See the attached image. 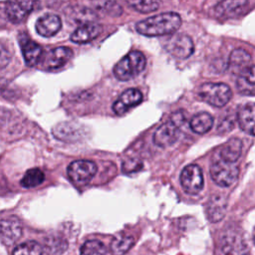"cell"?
Listing matches in <instances>:
<instances>
[{"label":"cell","instance_id":"34","mask_svg":"<svg viewBox=\"0 0 255 255\" xmlns=\"http://www.w3.org/2000/svg\"><path fill=\"white\" fill-rule=\"evenodd\" d=\"M8 18L4 9L0 8V27H4L7 24Z\"/></svg>","mask_w":255,"mask_h":255},{"label":"cell","instance_id":"28","mask_svg":"<svg viewBox=\"0 0 255 255\" xmlns=\"http://www.w3.org/2000/svg\"><path fill=\"white\" fill-rule=\"evenodd\" d=\"M67 247V241L61 237H49L45 240V249L50 255H60L66 251Z\"/></svg>","mask_w":255,"mask_h":255},{"label":"cell","instance_id":"1","mask_svg":"<svg viewBox=\"0 0 255 255\" xmlns=\"http://www.w3.org/2000/svg\"><path fill=\"white\" fill-rule=\"evenodd\" d=\"M180 25L181 18L177 13L165 12L137 22L135 29L143 36L157 37L175 32Z\"/></svg>","mask_w":255,"mask_h":255},{"label":"cell","instance_id":"19","mask_svg":"<svg viewBox=\"0 0 255 255\" xmlns=\"http://www.w3.org/2000/svg\"><path fill=\"white\" fill-rule=\"evenodd\" d=\"M227 199L221 194H214L210 197L206 205V213L210 221L218 222L220 221L226 212Z\"/></svg>","mask_w":255,"mask_h":255},{"label":"cell","instance_id":"33","mask_svg":"<svg viewBox=\"0 0 255 255\" xmlns=\"http://www.w3.org/2000/svg\"><path fill=\"white\" fill-rule=\"evenodd\" d=\"M140 166H141V163L137 162L136 160H132V161L127 160L123 165V169L125 172H133L139 169Z\"/></svg>","mask_w":255,"mask_h":255},{"label":"cell","instance_id":"25","mask_svg":"<svg viewBox=\"0 0 255 255\" xmlns=\"http://www.w3.org/2000/svg\"><path fill=\"white\" fill-rule=\"evenodd\" d=\"M134 244V238L128 235H121L111 242V252L113 255H124Z\"/></svg>","mask_w":255,"mask_h":255},{"label":"cell","instance_id":"31","mask_svg":"<svg viewBox=\"0 0 255 255\" xmlns=\"http://www.w3.org/2000/svg\"><path fill=\"white\" fill-rule=\"evenodd\" d=\"M92 3L97 9L106 11V13L113 16H118L122 13V8L116 0H92Z\"/></svg>","mask_w":255,"mask_h":255},{"label":"cell","instance_id":"11","mask_svg":"<svg viewBox=\"0 0 255 255\" xmlns=\"http://www.w3.org/2000/svg\"><path fill=\"white\" fill-rule=\"evenodd\" d=\"M167 51L176 59L188 58L194 50L192 40L186 35H177L168 41L166 45Z\"/></svg>","mask_w":255,"mask_h":255},{"label":"cell","instance_id":"12","mask_svg":"<svg viewBox=\"0 0 255 255\" xmlns=\"http://www.w3.org/2000/svg\"><path fill=\"white\" fill-rule=\"evenodd\" d=\"M248 0H221L215 6V15L220 19L239 17L248 5Z\"/></svg>","mask_w":255,"mask_h":255},{"label":"cell","instance_id":"24","mask_svg":"<svg viewBox=\"0 0 255 255\" xmlns=\"http://www.w3.org/2000/svg\"><path fill=\"white\" fill-rule=\"evenodd\" d=\"M213 118L208 113L202 112L199 114H196L192 117L190 121V128L195 133L203 134L210 130V128L213 126Z\"/></svg>","mask_w":255,"mask_h":255},{"label":"cell","instance_id":"6","mask_svg":"<svg viewBox=\"0 0 255 255\" xmlns=\"http://www.w3.org/2000/svg\"><path fill=\"white\" fill-rule=\"evenodd\" d=\"M239 169L231 162H226L223 159H215L210 166V175L213 181L222 187L232 185L238 177Z\"/></svg>","mask_w":255,"mask_h":255},{"label":"cell","instance_id":"27","mask_svg":"<svg viewBox=\"0 0 255 255\" xmlns=\"http://www.w3.org/2000/svg\"><path fill=\"white\" fill-rule=\"evenodd\" d=\"M45 179L44 172L39 168H31L26 171L23 178L21 179V185L27 188L35 187L41 184Z\"/></svg>","mask_w":255,"mask_h":255},{"label":"cell","instance_id":"21","mask_svg":"<svg viewBox=\"0 0 255 255\" xmlns=\"http://www.w3.org/2000/svg\"><path fill=\"white\" fill-rule=\"evenodd\" d=\"M238 123L242 130L254 134V118H255V108L253 103H248L242 106L238 111Z\"/></svg>","mask_w":255,"mask_h":255},{"label":"cell","instance_id":"17","mask_svg":"<svg viewBox=\"0 0 255 255\" xmlns=\"http://www.w3.org/2000/svg\"><path fill=\"white\" fill-rule=\"evenodd\" d=\"M84 130L82 129V126L75 124V123H70V122H65L57 125L53 128V134L55 137H57L60 140L64 141H75L78 140L81 135L83 134Z\"/></svg>","mask_w":255,"mask_h":255},{"label":"cell","instance_id":"15","mask_svg":"<svg viewBox=\"0 0 255 255\" xmlns=\"http://www.w3.org/2000/svg\"><path fill=\"white\" fill-rule=\"evenodd\" d=\"M102 32V26L96 22L88 21L80 25L71 35V40L74 43L84 44L94 40Z\"/></svg>","mask_w":255,"mask_h":255},{"label":"cell","instance_id":"22","mask_svg":"<svg viewBox=\"0 0 255 255\" xmlns=\"http://www.w3.org/2000/svg\"><path fill=\"white\" fill-rule=\"evenodd\" d=\"M255 75H254V66L251 65L249 66L246 70L241 72L238 75L237 82H236V87L242 95L245 96H254V81Z\"/></svg>","mask_w":255,"mask_h":255},{"label":"cell","instance_id":"29","mask_svg":"<svg viewBox=\"0 0 255 255\" xmlns=\"http://www.w3.org/2000/svg\"><path fill=\"white\" fill-rule=\"evenodd\" d=\"M43 249L36 241H26L13 250V255H42Z\"/></svg>","mask_w":255,"mask_h":255},{"label":"cell","instance_id":"20","mask_svg":"<svg viewBox=\"0 0 255 255\" xmlns=\"http://www.w3.org/2000/svg\"><path fill=\"white\" fill-rule=\"evenodd\" d=\"M251 55L244 49H235L229 57V69L233 74H240L251 66Z\"/></svg>","mask_w":255,"mask_h":255},{"label":"cell","instance_id":"16","mask_svg":"<svg viewBox=\"0 0 255 255\" xmlns=\"http://www.w3.org/2000/svg\"><path fill=\"white\" fill-rule=\"evenodd\" d=\"M35 27L39 35L43 37H51L60 31L62 21L58 15L45 14L37 20Z\"/></svg>","mask_w":255,"mask_h":255},{"label":"cell","instance_id":"14","mask_svg":"<svg viewBox=\"0 0 255 255\" xmlns=\"http://www.w3.org/2000/svg\"><path fill=\"white\" fill-rule=\"evenodd\" d=\"M73 52L68 47H57L45 56L43 66L48 70H55L66 65L72 58Z\"/></svg>","mask_w":255,"mask_h":255},{"label":"cell","instance_id":"7","mask_svg":"<svg viewBox=\"0 0 255 255\" xmlns=\"http://www.w3.org/2000/svg\"><path fill=\"white\" fill-rule=\"evenodd\" d=\"M96 163L86 159H79L71 162L67 169L69 178L77 184H84L89 182L96 174Z\"/></svg>","mask_w":255,"mask_h":255},{"label":"cell","instance_id":"5","mask_svg":"<svg viewBox=\"0 0 255 255\" xmlns=\"http://www.w3.org/2000/svg\"><path fill=\"white\" fill-rule=\"evenodd\" d=\"M221 250L224 255H249L248 244L239 229L227 228L221 237Z\"/></svg>","mask_w":255,"mask_h":255},{"label":"cell","instance_id":"23","mask_svg":"<svg viewBox=\"0 0 255 255\" xmlns=\"http://www.w3.org/2000/svg\"><path fill=\"white\" fill-rule=\"evenodd\" d=\"M241 151L242 141L237 137H233L222 146L220 150V158L226 162L235 163L240 157Z\"/></svg>","mask_w":255,"mask_h":255},{"label":"cell","instance_id":"10","mask_svg":"<svg viewBox=\"0 0 255 255\" xmlns=\"http://www.w3.org/2000/svg\"><path fill=\"white\" fill-rule=\"evenodd\" d=\"M22 236V225L16 216L0 220V241L6 246L13 245Z\"/></svg>","mask_w":255,"mask_h":255},{"label":"cell","instance_id":"2","mask_svg":"<svg viewBox=\"0 0 255 255\" xmlns=\"http://www.w3.org/2000/svg\"><path fill=\"white\" fill-rule=\"evenodd\" d=\"M185 118L182 112H176L172 114L170 119L159 126L153 134V142L160 146L166 147L173 144L180 133V128L184 125Z\"/></svg>","mask_w":255,"mask_h":255},{"label":"cell","instance_id":"8","mask_svg":"<svg viewBox=\"0 0 255 255\" xmlns=\"http://www.w3.org/2000/svg\"><path fill=\"white\" fill-rule=\"evenodd\" d=\"M182 188L190 194H196L203 188V174L197 164L186 165L180 173Z\"/></svg>","mask_w":255,"mask_h":255},{"label":"cell","instance_id":"3","mask_svg":"<svg viewBox=\"0 0 255 255\" xmlns=\"http://www.w3.org/2000/svg\"><path fill=\"white\" fill-rule=\"evenodd\" d=\"M145 64L146 60L141 52H129L116 64L114 75L120 81H128L143 71Z\"/></svg>","mask_w":255,"mask_h":255},{"label":"cell","instance_id":"9","mask_svg":"<svg viewBox=\"0 0 255 255\" xmlns=\"http://www.w3.org/2000/svg\"><path fill=\"white\" fill-rule=\"evenodd\" d=\"M37 0H9L5 6V12L9 21L22 22L36 7Z\"/></svg>","mask_w":255,"mask_h":255},{"label":"cell","instance_id":"18","mask_svg":"<svg viewBox=\"0 0 255 255\" xmlns=\"http://www.w3.org/2000/svg\"><path fill=\"white\" fill-rule=\"evenodd\" d=\"M20 43L26 64L31 67L37 65L43 56L42 47L27 37H22Z\"/></svg>","mask_w":255,"mask_h":255},{"label":"cell","instance_id":"26","mask_svg":"<svg viewBox=\"0 0 255 255\" xmlns=\"http://www.w3.org/2000/svg\"><path fill=\"white\" fill-rule=\"evenodd\" d=\"M130 8L139 13H149L157 10L160 0H124Z\"/></svg>","mask_w":255,"mask_h":255},{"label":"cell","instance_id":"4","mask_svg":"<svg viewBox=\"0 0 255 255\" xmlns=\"http://www.w3.org/2000/svg\"><path fill=\"white\" fill-rule=\"evenodd\" d=\"M201 101L217 108L224 107L231 99L230 88L223 83H204L198 89Z\"/></svg>","mask_w":255,"mask_h":255},{"label":"cell","instance_id":"13","mask_svg":"<svg viewBox=\"0 0 255 255\" xmlns=\"http://www.w3.org/2000/svg\"><path fill=\"white\" fill-rule=\"evenodd\" d=\"M142 101V94L137 89H128L125 91L120 98L114 103L113 111L115 114L122 116L130 108L137 106Z\"/></svg>","mask_w":255,"mask_h":255},{"label":"cell","instance_id":"30","mask_svg":"<svg viewBox=\"0 0 255 255\" xmlns=\"http://www.w3.org/2000/svg\"><path fill=\"white\" fill-rule=\"evenodd\" d=\"M106 246L99 240H88L81 247L80 255H105Z\"/></svg>","mask_w":255,"mask_h":255},{"label":"cell","instance_id":"32","mask_svg":"<svg viewBox=\"0 0 255 255\" xmlns=\"http://www.w3.org/2000/svg\"><path fill=\"white\" fill-rule=\"evenodd\" d=\"M11 60V54L8 49L0 42V70L5 69Z\"/></svg>","mask_w":255,"mask_h":255}]
</instances>
